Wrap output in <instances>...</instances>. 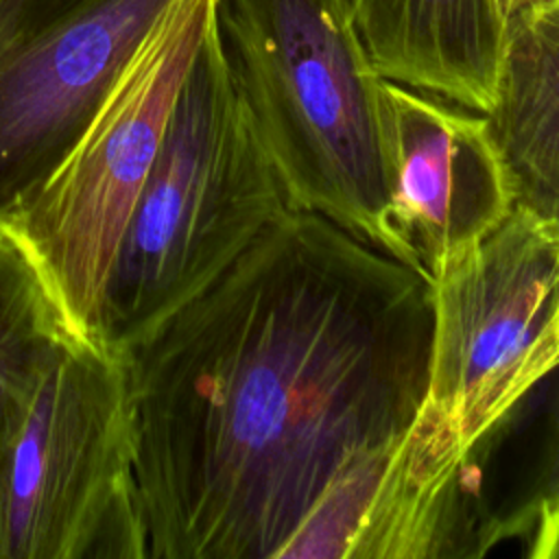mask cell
I'll return each instance as SVG.
<instances>
[{
    "label": "cell",
    "mask_w": 559,
    "mask_h": 559,
    "mask_svg": "<svg viewBox=\"0 0 559 559\" xmlns=\"http://www.w3.org/2000/svg\"><path fill=\"white\" fill-rule=\"evenodd\" d=\"M430 282L317 212L116 349L146 559H282L426 397Z\"/></svg>",
    "instance_id": "cell-1"
},
{
    "label": "cell",
    "mask_w": 559,
    "mask_h": 559,
    "mask_svg": "<svg viewBox=\"0 0 559 559\" xmlns=\"http://www.w3.org/2000/svg\"><path fill=\"white\" fill-rule=\"evenodd\" d=\"M221 50L293 210L428 271L384 201L376 90L382 79L349 0H214Z\"/></svg>",
    "instance_id": "cell-2"
},
{
    "label": "cell",
    "mask_w": 559,
    "mask_h": 559,
    "mask_svg": "<svg viewBox=\"0 0 559 559\" xmlns=\"http://www.w3.org/2000/svg\"><path fill=\"white\" fill-rule=\"evenodd\" d=\"M288 212L212 9L107 277L100 345L116 352L181 306Z\"/></svg>",
    "instance_id": "cell-3"
},
{
    "label": "cell",
    "mask_w": 559,
    "mask_h": 559,
    "mask_svg": "<svg viewBox=\"0 0 559 559\" xmlns=\"http://www.w3.org/2000/svg\"><path fill=\"white\" fill-rule=\"evenodd\" d=\"M212 9L214 0L168 4L74 146L2 223L39 269L76 343L103 347L107 277Z\"/></svg>",
    "instance_id": "cell-4"
},
{
    "label": "cell",
    "mask_w": 559,
    "mask_h": 559,
    "mask_svg": "<svg viewBox=\"0 0 559 559\" xmlns=\"http://www.w3.org/2000/svg\"><path fill=\"white\" fill-rule=\"evenodd\" d=\"M0 559H146L127 373L68 343L0 461Z\"/></svg>",
    "instance_id": "cell-5"
},
{
    "label": "cell",
    "mask_w": 559,
    "mask_h": 559,
    "mask_svg": "<svg viewBox=\"0 0 559 559\" xmlns=\"http://www.w3.org/2000/svg\"><path fill=\"white\" fill-rule=\"evenodd\" d=\"M426 402L463 452L559 367V229L522 205L430 280Z\"/></svg>",
    "instance_id": "cell-6"
},
{
    "label": "cell",
    "mask_w": 559,
    "mask_h": 559,
    "mask_svg": "<svg viewBox=\"0 0 559 559\" xmlns=\"http://www.w3.org/2000/svg\"><path fill=\"white\" fill-rule=\"evenodd\" d=\"M173 0H0V223L74 146Z\"/></svg>",
    "instance_id": "cell-7"
},
{
    "label": "cell",
    "mask_w": 559,
    "mask_h": 559,
    "mask_svg": "<svg viewBox=\"0 0 559 559\" xmlns=\"http://www.w3.org/2000/svg\"><path fill=\"white\" fill-rule=\"evenodd\" d=\"M376 140L389 218L430 280L515 205L485 114L382 76Z\"/></svg>",
    "instance_id": "cell-8"
},
{
    "label": "cell",
    "mask_w": 559,
    "mask_h": 559,
    "mask_svg": "<svg viewBox=\"0 0 559 559\" xmlns=\"http://www.w3.org/2000/svg\"><path fill=\"white\" fill-rule=\"evenodd\" d=\"M467 452L426 402L411 426L338 476L282 559H419L450 550Z\"/></svg>",
    "instance_id": "cell-9"
},
{
    "label": "cell",
    "mask_w": 559,
    "mask_h": 559,
    "mask_svg": "<svg viewBox=\"0 0 559 559\" xmlns=\"http://www.w3.org/2000/svg\"><path fill=\"white\" fill-rule=\"evenodd\" d=\"M376 72L487 114L513 20L544 0H349Z\"/></svg>",
    "instance_id": "cell-10"
},
{
    "label": "cell",
    "mask_w": 559,
    "mask_h": 559,
    "mask_svg": "<svg viewBox=\"0 0 559 559\" xmlns=\"http://www.w3.org/2000/svg\"><path fill=\"white\" fill-rule=\"evenodd\" d=\"M485 118L515 205L559 229V0L513 20Z\"/></svg>",
    "instance_id": "cell-11"
},
{
    "label": "cell",
    "mask_w": 559,
    "mask_h": 559,
    "mask_svg": "<svg viewBox=\"0 0 559 559\" xmlns=\"http://www.w3.org/2000/svg\"><path fill=\"white\" fill-rule=\"evenodd\" d=\"M76 343L39 269L0 223V461L55 356Z\"/></svg>",
    "instance_id": "cell-12"
},
{
    "label": "cell",
    "mask_w": 559,
    "mask_h": 559,
    "mask_svg": "<svg viewBox=\"0 0 559 559\" xmlns=\"http://www.w3.org/2000/svg\"><path fill=\"white\" fill-rule=\"evenodd\" d=\"M520 526H528V557H559V430L550 483L537 498L535 507L524 513Z\"/></svg>",
    "instance_id": "cell-13"
}]
</instances>
